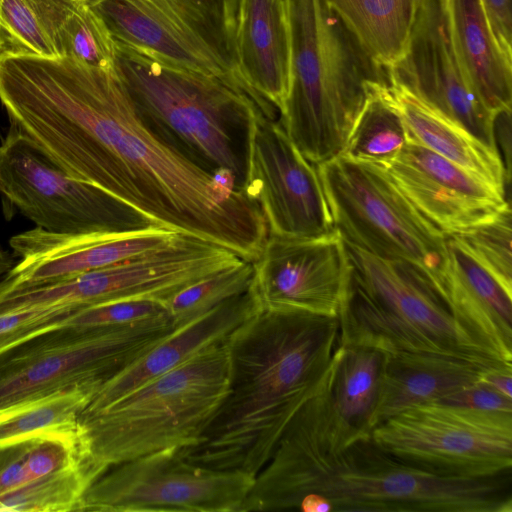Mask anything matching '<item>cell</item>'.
<instances>
[{"instance_id": "41", "label": "cell", "mask_w": 512, "mask_h": 512, "mask_svg": "<svg viewBox=\"0 0 512 512\" xmlns=\"http://www.w3.org/2000/svg\"><path fill=\"white\" fill-rule=\"evenodd\" d=\"M5 40H4V36H3V31H2V28H1V24H0V50L2 49H5Z\"/></svg>"}, {"instance_id": "7", "label": "cell", "mask_w": 512, "mask_h": 512, "mask_svg": "<svg viewBox=\"0 0 512 512\" xmlns=\"http://www.w3.org/2000/svg\"><path fill=\"white\" fill-rule=\"evenodd\" d=\"M345 244L351 275L338 316L340 344L450 356L483 368L510 365L484 351L412 268Z\"/></svg>"}, {"instance_id": "12", "label": "cell", "mask_w": 512, "mask_h": 512, "mask_svg": "<svg viewBox=\"0 0 512 512\" xmlns=\"http://www.w3.org/2000/svg\"><path fill=\"white\" fill-rule=\"evenodd\" d=\"M0 195L6 219L17 211L55 233H123L155 225L102 188L66 174L12 127L0 143Z\"/></svg>"}, {"instance_id": "34", "label": "cell", "mask_w": 512, "mask_h": 512, "mask_svg": "<svg viewBox=\"0 0 512 512\" xmlns=\"http://www.w3.org/2000/svg\"><path fill=\"white\" fill-rule=\"evenodd\" d=\"M511 221L508 205L492 219L452 236L512 293Z\"/></svg>"}, {"instance_id": "23", "label": "cell", "mask_w": 512, "mask_h": 512, "mask_svg": "<svg viewBox=\"0 0 512 512\" xmlns=\"http://www.w3.org/2000/svg\"><path fill=\"white\" fill-rule=\"evenodd\" d=\"M454 51L471 88L495 115L511 112L512 59L500 49L482 0H444Z\"/></svg>"}, {"instance_id": "10", "label": "cell", "mask_w": 512, "mask_h": 512, "mask_svg": "<svg viewBox=\"0 0 512 512\" xmlns=\"http://www.w3.org/2000/svg\"><path fill=\"white\" fill-rule=\"evenodd\" d=\"M112 39L223 78L250 96L238 67L239 0H86Z\"/></svg>"}, {"instance_id": "11", "label": "cell", "mask_w": 512, "mask_h": 512, "mask_svg": "<svg viewBox=\"0 0 512 512\" xmlns=\"http://www.w3.org/2000/svg\"><path fill=\"white\" fill-rule=\"evenodd\" d=\"M371 436L399 461L434 475L480 479L512 472V413L430 402L386 419Z\"/></svg>"}, {"instance_id": "26", "label": "cell", "mask_w": 512, "mask_h": 512, "mask_svg": "<svg viewBox=\"0 0 512 512\" xmlns=\"http://www.w3.org/2000/svg\"><path fill=\"white\" fill-rule=\"evenodd\" d=\"M386 354L363 345L340 344L335 352L330 399L339 420L365 434L372 432Z\"/></svg>"}, {"instance_id": "31", "label": "cell", "mask_w": 512, "mask_h": 512, "mask_svg": "<svg viewBox=\"0 0 512 512\" xmlns=\"http://www.w3.org/2000/svg\"><path fill=\"white\" fill-rule=\"evenodd\" d=\"M93 394L90 389L76 387L0 409V445L77 428Z\"/></svg>"}, {"instance_id": "22", "label": "cell", "mask_w": 512, "mask_h": 512, "mask_svg": "<svg viewBox=\"0 0 512 512\" xmlns=\"http://www.w3.org/2000/svg\"><path fill=\"white\" fill-rule=\"evenodd\" d=\"M388 92L409 139L505 193L509 172L499 150L480 141L460 123L420 99L402 84L391 82Z\"/></svg>"}, {"instance_id": "21", "label": "cell", "mask_w": 512, "mask_h": 512, "mask_svg": "<svg viewBox=\"0 0 512 512\" xmlns=\"http://www.w3.org/2000/svg\"><path fill=\"white\" fill-rule=\"evenodd\" d=\"M447 248L444 299L452 315L484 351L512 365V293L452 235Z\"/></svg>"}, {"instance_id": "39", "label": "cell", "mask_w": 512, "mask_h": 512, "mask_svg": "<svg viewBox=\"0 0 512 512\" xmlns=\"http://www.w3.org/2000/svg\"><path fill=\"white\" fill-rule=\"evenodd\" d=\"M477 382L508 398H512V365L482 368L479 371Z\"/></svg>"}, {"instance_id": "5", "label": "cell", "mask_w": 512, "mask_h": 512, "mask_svg": "<svg viewBox=\"0 0 512 512\" xmlns=\"http://www.w3.org/2000/svg\"><path fill=\"white\" fill-rule=\"evenodd\" d=\"M114 66L153 132L203 169L233 176L242 189L248 129L263 111L248 93L116 42Z\"/></svg>"}, {"instance_id": "35", "label": "cell", "mask_w": 512, "mask_h": 512, "mask_svg": "<svg viewBox=\"0 0 512 512\" xmlns=\"http://www.w3.org/2000/svg\"><path fill=\"white\" fill-rule=\"evenodd\" d=\"M163 317H169L163 301L116 300L81 307L70 315L65 325L120 327Z\"/></svg>"}, {"instance_id": "13", "label": "cell", "mask_w": 512, "mask_h": 512, "mask_svg": "<svg viewBox=\"0 0 512 512\" xmlns=\"http://www.w3.org/2000/svg\"><path fill=\"white\" fill-rule=\"evenodd\" d=\"M254 480L164 449L109 468L87 489L79 511L241 512Z\"/></svg>"}, {"instance_id": "16", "label": "cell", "mask_w": 512, "mask_h": 512, "mask_svg": "<svg viewBox=\"0 0 512 512\" xmlns=\"http://www.w3.org/2000/svg\"><path fill=\"white\" fill-rule=\"evenodd\" d=\"M412 93L498 150L496 118L467 81L451 41L444 0H424L403 57L386 68Z\"/></svg>"}, {"instance_id": "40", "label": "cell", "mask_w": 512, "mask_h": 512, "mask_svg": "<svg viewBox=\"0 0 512 512\" xmlns=\"http://www.w3.org/2000/svg\"><path fill=\"white\" fill-rule=\"evenodd\" d=\"M13 267V261L10 256L0 247V280Z\"/></svg>"}, {"instance_id": "15", "label": "cell", "mask_w": 512, "mask_h": 512, "mask_svg": "<svg viewBox=\"0 0 512 512\" xmlns=\"http://www.w3.org/2000/svg\"><path fill=\"white\" fill-rule=\"evenodd\" d=\"M253 265L260 310L339 316L351 265L336 228L311 237L269 235Z\"/></svg>"}, {"instance_id": "36", "label": "cell", "mask_w": 512, "mask_h": 512, "mask_svg": "<svg viewBox=\"0 0 512 512\" xmlns=\"http://www.w3.org/2000/svg\"><path fill=\"white\" fill-rule=\"evenodd\" d=\"M77 304H52L0 314V352L45 331L66 324Z\"/></svg>"}, {"instance_id": "27", "label": "cell", "mask_w": 512, "mask_h": 512, "mask_svg": "<svg viewBox=\"0 0 512 512\" xmlns=\"http://www.w3.org/2000/svg\"><path fill=\"white\" fill-rule=\"evenodd\" d=\"M91 457L80 427L0 445V495Z\"/></svg>"}, {"instance_id": "25", "label": "cell", "mask_w": 512, "mask_h": 512, "mask_svg": "<svg viewBox=\"0 0 512 512\" xmlns=\"http://www.w3.org/2000/svg\"><path fill=\"white\" fill-rule=\"evenodd\" d=\"M375 62L388 68L408 45L424 0H325Z\"/></svg>"}, {"instance_id": "33", "label": "cell", "mask_w": 512, "mask_h": 512, "mask_svg": "<svg viewBox=\"0 0 512 512\" xmlns=\"http://www.w3.org/2000/svg\"><path fill=\"white\" fill-rule=\"evenodd\" d=\"M58 48L60 57L99 68L114 67L115 42L86 0L62 26Z\"/></svg>"}, {"instance_id": "2", "label": "cell", "mask_w": 512, "mask_h": 512, "mask_svg": "<svg viewBox=\"0 0 512 512\" xmlns=\"http://www.w3.org/2000/svg\"><path fill=\"white\" fill-rule=\"evenodd\" d=\"M331 374L332 364L255 476L241 512H512V474L434 475L344 425L331 404Z\"/></svg>"}, {"instance_id": "9", "label": "cell", "mask_w": 512, "mask_h": 512, "mask_svg": "<svg viewBox=\"0 0 512 512\" xmlns=\"http://www.w3.org/2000/svg\"><path fill=\"white\" fill-rule=\"evenodd\" d=\"M174 328L163 317L120 327L63 325L31 337L0 352V409L76 387L95 393Z\"/></svg>"}, {"instance_id": "24", "label": "cell", "mask_w": 512, "mask_h": 512, "mask_svg": "<svg viewBox=\"0 0 512 512\" xmlns=\"http://www.w3.org/2000/svg\"><path fill=\"white\" fill-rule=\"evenodd\" d=\"M372 430L416 405L437 402L477 382L483 368L459 358L417 352L385 353ZM487 368V367H486Z\"/></svg>"}, {"instance_id": "37", "label": "cell", "mask_w": 512, "mask_h": 512, "mask_svg": "<svg viewBox=\"0 0 512 512\" xmlns=\"http://www.w3.org/2000/svg\"><path fill=\"white\" fill-rule=\"evenodd\" d=\"M437 402L479 411L512 413V398L479 382L464 387Z\"/></svg>"}, {"instance_id": "32", "label": "cell", "mask_w": 512, "mask_h": 512, "mask_svg": "<svg viewBox=\"0 0 512 512\" xmlns=\"http://www.w3.org/2000/svg\"><path fill=\"white\" fill-rule=\"evenodd\" d=\"M253 279V262L242 260L185 287L164 301L173 326H181L246 292Z\"/></svg>"}, {"instance_id": "4", "label": "cell", "mask_w": 512, "mask_h": 512, "mask_svg": "<svg viewBox=\"0 0 512 512\" xmlns=\"http://www.w3.org/2000/svg\"><path fill=\"white\" fill-rule=\"evenodd\" d=\"M286 1L291 79L278 121L318 165L342 153L372 89L390 80L325 0Z\"/></svg>"}, {"instance_id": "18", "label": "cell", "mask_w": 512, "mask_h": 512, "mask_svg": "<svg viewBox=\"0 0 512 512\" xmlns=\"http://www.w3.org/2000/svg\"><path fill=\"white\" fill-rule=\"evenodd\" d=\"M383 168L417 210L445 235L486 222L509 205L505 193L409 138Z\"/></svg>"}, {"instance_id": "28", "label": "cell", "mask_w": 512, "mask_h": 512, "mask_svg": "<svg viewBox=\"0 0 512 512\" xmlns=\"http://www.w3.org/2000/svg\"><path fill=\"white\" fill-rule=\"evenodd\" d=\"M85 0H0L5 49L59 58V32Z\"/></svg>"}, {"instance_id": "30", "label": "cell", "mask_w": 512, "mask_h": 512, "mask_svg": "<svg viewBox=\"0 0 512 512\" xmlns=\"http://www.w3.org/2000/svg\"><path fill=\"white\" fill-rule=\"evenodd\" d=\"M105 471L92 457L0 495V511H79L87 489Z\"/></svg>"}, {"instance_id": "17", "label": "cell", "mask_w": 512, "mask_h": 512, "mask_svg": "<svg viewBox=\"0 0 512 512\" xmlns=\"http://www.w3.org/2000/svg\"><path fill=\"white\" fill-rule=\"evenodd\" d=\"M181 236L158 225L123 233L89 234L55 233L35 227L10 238L19 261L0 280V286H36L73 278L158 251Z\"/></svg>"}, {"instance_id": "6", "label": "cell", "mask_w": 512, "mask_h": 512, "mask_svg": "<svg viewBox=\"0 0 512 512\" xmlns=\"http://www.w3.org/2000/svg\"><path fill=\"white\" fill-rule=\"evenodd\" d=\"M229 389L226 343L124 394L105 408L80 414L79 427L94 462L118 464L199 443Z\"/></svg>"}, {"instance_id": "8", "label": "cell", "mask_w": 512, "mask_h": 512, "mask_svg": "<svg viewBox=\"0 0 512 512\" xmlns=\"http://www.w3.org/2000/svg\"><path fill=\"white\" fill-rule=\"evenodd\" d=\"M315 166L334 228L344 241L412 268L445 301L447 235L417 210L385 169L342 153Z\"/></svg>"}, {"instance_id": "29", "label": "cell", "mask_w": 512, "mask_h": 512, "mask_svg": "<svg viewBox=\"0 0 512 512\" xmlns=\"http://www.w3.org/2000/svg\"><path fill=\"white\" fill-rule=\"evenodd\" d=\"M386 85L372 89L349 134L342 154L361 162L385 166L408 140L403 120Z\"/></svg>"}, {"instance_id": "14", "label": "cell", "mask_w": 512, "mask_h": 512, "mask_svg": "<svg viewBox=\"0 0 512 512\" xmlns=\"http://www.w3.org/2000/svg\"><path fill=\"white\" fill-rule=\"evenodd\" d=\"M242 190L259 206L270 236L311 237L334 229L316 166L261 110L248 129Z\"/></svg>"}, {"instance_id": "20", "label": "cell", "mask_w": 512, "mask_h": 512, "mask_svg": "<svg viewBox=\"0 0 512 512\" xmlns=\"http://www.w3.org/2000/svg\"><path fill=\"white\" fill-rule=\"evenodd\" d=\"M240 75L268 116L283 110L291 79V31L286 0H239L236 29Z\"/></svg>"}, {"instance_id": "3", "label": "cell", "mask_w": 512, "mask_h": 512, "mask_svg": "<svg viewBox=\"0 0 512 512\" xmlns=\"http://www.w3.org/2000/svg\"><path fill=\"white\" fill-rule=\"evenodd\" d=\"M338 317L259 310L226 340L229 389L190 461L256 476L339 346Z\"/></svg>"}, {"instance_id": "19", "label": "cell", "mask_w": 512, "mask_h": 512, "mask_svg": "<svg viewBox=\"0 0 512 512\" xmlns=\"http://www.w3.org/2000/svg\"><path fill=\"white\" fill-rule=\"evenodd\" d=\"M260 310L252 285L205 314L175 327L91 397L81 414L99 411L124 394L179 366L197 353L226 342L231 333Z\"/></svg>"}, {"instance_id": "38", "label": "cell", "mask_w": 512, "mask_h": 512, "mask_svg": "<svg viewBox=\"0 0 512 512\" xmlns=\"http://www.w3.org/2000/svg\"><path fill=\"white\" fill-rule=\"evenodd\" d=\"M482 2L500 49L512 59L511 0H482Z\"/></svg>"}, {"instance_id": "1", "label": "cell", "mask_w": 512, "mask_h": 512, "mask_svg": "<svg viewBox=\"0 0 512 512\" xmlns=\"http://www.w3.org/2000/svg\"><path fill=\"white\" fill-rule=\"evenodd\" d=\"M10 127L69 176L92 183L153 224L255 261L268 239L257 205L224 172L164 142L113 68L10 54L0 67Z\"/></svg>"}]
</instances>
